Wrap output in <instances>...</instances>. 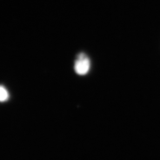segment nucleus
I'll return each mask as SVG.
<instances>
[{
	"instance_id": "obj_1",
	"label": "nucleus",
	"mask_w": 160,
	"mask_h": 160,
	"mask_svg": "<svg viewBox=\"0 0 160 160\" xmlns=\"http://www.w3.org/2000/svg\"><path fill=\"white\" fill-rule=\"evenodd\" d=\"M91 63L90 59L85 53H81L78 56L77 59L74 64V70L79 75H85L88 73Z\"/></svg>"
},
{
	"instance_id": "obj_2",
	"label": "nucleus",
	"mask_w": 160,
	"mask_h": 160,
	"mask_svg": "<svg viewBox=\"0 0 160 160\" xmlns=\"http://www.w3.org/2000/svg\"><path fill=\"white\" fill-rule=\"evenodd\" d=\"M9 93L7 89L3 86L0 85V102H5L8 99Z\"/></svg>"
}]
</instances>
